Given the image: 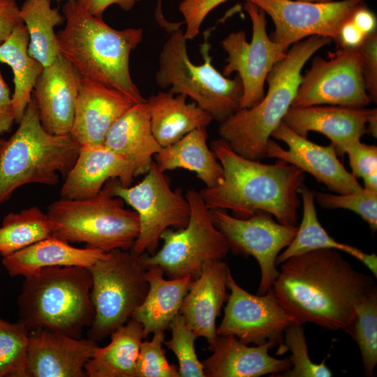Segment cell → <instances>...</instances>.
Returning <instances> with one entry per match:
<instances>
[{"mask_svg":"<svg viewBox=\"0 0 377 377\" xmlns=\"http://www.w3.org/2000/svg\"><path fill=\"white\" fill-rule=\"evenodd\" d=\"M280 265L272 288L299 325L312 323L346 332L357 305L376 288L369 275L353 268L336 249L312 250Z\"/></svg>","mask_w":377,"mask_h":377,"instance_id":"obj_1","label":"cell"},{"mask_svg":"<svg viewBox=\"0 0 377 377\" xmlns=\"http://www.w3.org/2000/svg\"><path fill=\"white\" fill-rule=\"evenodd\" d=\"M210 149L223 170L221 184L200 191L210 210L230 209L240 218L267 212L281 224L296 226L304 172L281 160L265 164L245 158L222 138L213 140Z\"/></svg>","mask_w":377,"mask_h":377,"instance_id":"obj_2","label":"cell"},{"mask_svg":"<svg viewBox=\"0 0 377 377\" xmlns=\"http://www.w3.org/2000/svg\"><path fill=\"white\" fill-rule=\"evenodd\" d=\"M62 14L65 27L57 33L59 51L80 76L124 94L134 103L147 102L129 68L130 54L142 41L143 29H113L84 10L77 0H68Z\"/></svg>","mask_w":377,"mask_h":377,"instance_id":"obj_3","label":"cell"},{"mask_svg":"<svg viewBox=\"0 0 377 377\" xmlns=\"http://www.w3.org/2000/svg\"><path fill=\"white\" fill-rule=\"evenodd\" d=\"M332 40L311 36L292 45L285 57L267 75V92L259 103L240 108L218 129L221 138L238 154L260 161L266 157V146L272 133L292 105L307 61Z\"/></svg>","mask_w":377,"mask_h":377,"instance_id":"obj_4","label":"cell"},{"mask_svg":"<svg viewBox=\"0 0 377 377\" xmlns=\"http://www.w3.org/2000/svg\"><path fill=\"white\" fill-rule=\"evenodd\" d=\"M91 286L85 267H50L24 276L17 321L29 332L43 330L80 339L94 316Z\"/></svg>","mask_w":377,"mask_h":377,"instance_id":"obj_5","label":"cell"},{"mask_svg":"<svg viewBox=\"0 0 377 377\" xmlns=\"http://www.w3.org/2000/svg\"><path fill=\"white\" fill-rule=\"evenodd\" d=\"M19 126L0 147V206L28 184L55 185L67 176L80 145L67 135H53L42 126L32 96Z\"/></svg>","mask_w":377,"mask_h":377,"instance_id":"obj_6","label":"cell"},{"mask_svg":"<svg viewBox=\"0 0 377 377\" xmlns=\"http://www.w3.org/2000/svg\"><path fill=\"white\" fill-rule=\"evenodd\" d=\"M113 180H108L94 197L61 198L51 203L47 214L52 236L103 252L130 250L138 235L139 219L133 209L125 208L124 200L113 194Z\"/></svg>","mask_w":377,"mask_h":377,"instance_id":"obj_7","label":"cell"},{"mask_svg":"<svg viewBox=\"0 0 377 377\" xmlns=\"http://www.w3.org/2000/svg\"><path fill=\"white\" fill-rule=\"evenodd\" d=\"M184 32L170 33L163 44L155 78L162 89L170 87L173 94H183L219 123L240 109L243 87L238 75L230 79L212 65L207 41L202 45V64H193L188 55Z\"/></svg>","mask_w":377,"mask_h":377,"instance_id":"obj_8","label":"cell"},{"mask_svg":"<svg viewBox=\"0 0 377 377\" xmlns=\"http://www.w3.org/2000/svg\"><path fill=\"white\" fill-rule=\"evenodd\" d=\"M94 316L88 339L96 342L124 325L143 302L147 290L146 268L138 255L117 249L89 268Z\"/></svg>","mask_w":377,"mask_h":377,"instance_id":"obj_9","label":"cell"},{"mask_svg":"<svg viewBox=\"0 0 377 377\" xmlns=\"http://www.w3.org/2000/svg\"><path fill=\"white\" fill-rule=\"evenodd\" d=\"M185 197L190 207L187 225L177 230L166 229L160 237L163 244L159 251L139 255L146 269L158 266L169 279L189 275L194 279L207 263L222 260L230 251L200 192L191 188Z\"/></svg>","mask_w":377,"mask_h":377,"instance_id":"obj_10","label":"cell"},{"mask_svg":"<svg viewBox=\"0 0 377 377\" xmlns=\"http://www.w3.org/2000/svg\"><path fill=\"white\" fill-rule=\"evenodd\" d=\"M112 191L138 214L139 232L130 249L136 255L154 254L164 230L181 229L188 223L190 207L186 197L180 190L170 188L167 177L154 161L137 184L124 187L114 179Z\"/></svg>","mask_w":377,"mask_h":377,"instance_id":"obj_11","label":"cell"},{"mask_svg":"<svg viewBox=\"0 0 377 377\" xmlns=\"http://www.w3.org/2000/svg\"><path fill=\"white\" fill-rule=\"evenodd\" d=\"M244 9L252 24L250 42L243 30L230 33L221 43L227 54L223 75L230 77L237 73L242 87L240 108H251L265 95L267 77L273 67L282 60L288 50L275 43L267 33L265 13L256 4L246 1Z\"/></svg>","mask_w":377,"mask_h":377,"instance_id":"obj_12","label":"cell"},{"mask_svg":"<svg viewBox=\"0 0 377 377\" xmlns=\"http://www.w3.org/2000/svg\"><path fill=\"white\" fill-rule=\"evenodd\" d=\"M370 102L357 47H340L327 59L313 58L309 71L302 76L291 106L364 108Z\"/></svg>","mask_w":377,"mask_h":377,"instance_id":"obj_13","label":"cell"},{"mask_svg":"<svg viewBox=\"0 0 377 377\" xmlns=\"http://www.w3.org/2000/svg\"><path fill=\"white\" fill-rule=\"evenodd\" d=\"M267 14L274 24L270 38L286 50L305 38L320 36L337 43L341 27L366 0L306 2L293 0H246Z\"/></svg>","mask_w":377,"mask_h":377,"instance_id":"obj_14","label":"cell"},{"mask_svg":"<svg viewBox=\"0 0 377 377\" xmlns=\"http://www.w3.org/2000/svg\"><path fill=\"white\" fill-rule=\"evenodd\" d=\"M211 211L214 223L226 237L230 250L251 256L258 263L261 276L258 295L265 294L279 274L276 259L295 236L297 226L276 222L267 212L240 218L230 215L224 209Z\"/></svg>","mask_w":377,"mask_h":377,"instance_id":"obj_15","label":"cell"},{"mask_svg":"<svg viewBox=\"0 0 377 377\" xmlns=\"http://www.w3.org/2000/svg\"><path fill=\"white\" fill-rule=\"evenodd\" d=\"M227 286L230 293L223 318L216 327L218 336L232 335L242 342L261 345L267 341L281 343L286 329L293 323L272 288L264 295H253L240 287L230 270Z\"/></svg>","mask_w":377,"mask_h":377,"instance_id":"obj_16","label":"cell"},{"mask_svg":"<svg viewBox=\"0 0 377 377\" xmlns=\"http://www.w3.org/2000/svg\"><path fill=\"white\" fill-rule=\"evenodd\" d=\"M271 137L283 141L288 148L283 149L269 138L266 146V157L275 158L299 168L338 194L353 193L363 188L357 178L346 170L331 143L322 146L311 142L296 133L283 121Z\"/></svg>","mask_w":377,"mask_h":377,"instance_id":"obj_17","label":"cell"},{"mask_svg":"<svg viewBox=\"0 0 377 377\" xmlns=\"http://www.w3.org/2000/svg\"><path fill=\"white\" fill-rule=\"evenodd\" d=\"M90 339L38 330L29 334L27 377H84L85 366L98 348Z\"/></svg>","mask_w":377,"mask_h":377,"instance_id":"obj_18","label":"cell"},{"mask_svg":"<svg viewBox=\"0 0 377 377\" xmlns=\"http://www.w3.org/2000/svg\"><path fill=\"white\" fill-rule=\"evenodd\" d=\"M81 76L61 54L45 66L33 90L43 128L53 135L70 134Z\"/></svg>","mask_w":377,"mask_h":377,"instance_id":"obj_19","label":"cell"},{"mask_svg":"<svg viewBox=\"0 0 377 377\" xmlns=\"http://www.w3.org/2000/svg\"><path fill=\"white\" fill-rule=\"evenodd\" d=\"M376 108L318 105L290 107L283 121L296 133L307 138L315 131L331 140L338 156L367 133V124Z\"/></svg>","mask_w":377,"mask_h":377,"instance_id":"obj_20","label":"cell"},{"mask_svg":"<svg viewBox=\"0 0 377 377\" xmlns=\"http://www.w3.org/2000/svg\"><path fill=\"white\" fill-rule=\"evenodd\" d=\"M133 104L124 94L81 77L70 135L80 146L103 145L111 126Z\"/></svg>","mask_w":377,"mask_h":377,"instance_id":"obj_21","label":"cell"},{"mask_svg":"<svg viewBox=\"0 0 377 377\" xmlns=\"http://www.w3.org/2000/svg\"><path fill=\"white\" fill-rule=\"evenodd\" d=\"M135 177L131 163L104 145H81L77 159L65 177L61 198L71 200L96 196L105 183L117 179L130 186Z\"/></svg>","mask_w":377,"mask_h":377,"instance_id":"obj_22","label":"cell"},{"mask_svg":"<svg viewBox=\"0 0 377 377\" xmlns=\"http://www.w3.org/2000/svg\"><path fill=\"white\" fill-rule=\"evenodd\" d=\"M228 265L222 260L207 263L192 281L179 313L198 337L205 338L212 350L218 335L216 320L227 301Z\"/></svg>","mask_w":377,"mask_h":377,"instance_id":"obj_23","label":"cell"},{"mask_svg":"<svg viewBox=\"0 0 377 377\" xmlns=\"http://www.w3.org/2000/svg\"><path fill=\"white\" fill-rule=\"evenodd\" d=\"M276 345L267 341L249 346L232 335L218 336L212 354L202 363L207 377H258L280 374L291 367L289 358L269 355ZM276 375L275 376H276Z\"/></svg>","mask_w":377,"mask_h":377,"instance_id":"obj_24","label":"cell"},{"mask_svg":"<svg viewBox=\"0 0 377 377\" xmlns=\"http://www.w3.org/2000/svg\"><path fill=\"white\" fill-rule=\"evenodd\" d=\"M103 145L131 163L135 177L145 175L161 149L151 131L147 102L133 104L119 117Z\"/></svg>","mask_w":377,"mask_h":377,"instance_id":"obj_25","label":"cell"},{"mask_svg":"<svg viewBox=\"0 0 377 377\" xmlns=\"http://www.w3.org/2000/svg\"><path fill=\"white\" fill-rule=\"evenodd\" d=\"M163 275L158 266L147 268L148 290L131 316L141 325L145 339L155 332L169 330L170 323L179 313L183 300L193 280L189 275L169 279H164Z\"/></svg>","mask_w":377,"mask_h":377,"instance_id":"obj_26","label":"cell"},{"mask_svg":"<svg viewBox=\"0 0 377 377\" xmlns=\"http://www.w3.org/2000/svg\"><path fill=\"white\" fill-rule=\"evenodd\" d=\"M105 253L86 246L75 247L69 242L51 236L2 257L1 263L10 276L24 277L50 267L80 266L89 268Z\"/></svg>","mask_w":377,"mask_h":377,"instance_id":"obj_27","label":"cell"},{"mask_svg":"<svg viewBox=\"0 0 377 377\" xmlns=\"http://www.w3.org/2000/svg\"><path fill=\"white\" fill-rule=\"evenodd\" d=\"M159 91L147 99L153 135L161 147L170 145L199 128H206L211 115L183 94Z\"/></svg>","mask_w":377,"mask_h":377,"instance_id":"obj_28","label":"cell"},{"mask_svg":"<svg viewBox=\"0 0 377 377\" xmlns=\"http://www.w3.org/2000/svg\"><path fill=\"white\" fill-rule=\"evenodd\" d=\"M206 128H196L178 141L161 147L154 156L161 171L183 168L196 174L210 188L221 184L223 170L214 152L207 145Z\"/></svg>","mask_w":377,"mask_h":377,"instance_id":"obj_29","label":"cell"},{"mask_svg":"<svg viewBox=\"0 0 377 377\" xmlns=\"http://www.w3.org/2000/svg\"><path fill=\"white\" fill-rule=\"evenodd\" d=\"M298 193L302 200V220L290 244L278 255L276 265L281 264L293 256L316 249H332L346 253L360 260L376 277V255L366 253L355 246L340 243L331 237L318 219L314 205L315 191L302 184L298 189Z\"/></svg>","mask_w":377,"mask_h":377,"instance_id":"obj_30","label":"cell"},{"mask_svg":"<svg viewBox=\"0 0 377 377\" xmlns=\"http://www.w3.org/2000/svg\"><path fill=\"white\" fill-rule=\"evenodd\" d=\"M110 342L97 348L85 366L88 377H135L140 348L145 339L141 325L131 318L110 335Z\"/></svg>","mask_w":377,"mask_h":377,"instance_id":"obj_31","label":"cell"},{"mask_svg":"<svg viewBox=\"0 0 377 377\" xmlns=\"http://www.w3.org/2000/svg\"><path fill=\"white\" fill-rule=\"evenodd\" d=\"M29 37L24 23L17 25L0 43V62L9 66L13 74L12 94L15 121L19 123L32 98L36 82L44 66L29 55Z\"/></svg>","mask_w":377,"mask_h":377,"instance_id":"obj_32","label":"cell"},{"mask_svg":"<svg viewBox=\"0 0 377 377\" xmlns=\"http://www.w3.org/2000/svg\"><path fill=\"white\" fill-rule=\"evenodd\" d=\"M51 0H24L20 15L29 34L28 52L44 67L59 55L54 28L65 22L58 8L51 6Z\"/></svg>","mask_w":377,"mask_h":377,"instance_id":"obj_33","label":"cell"},{"mask_svg":"<svg viewBox=\"0 0 377 377\" xmlns=\"http://www.w3.org/2000/svg\"><path fill=\"white\" fill-rule=\"evenodd\" d=\"M52 236V223L38 207L6 215L0 226V255L3 257Z\"/></svg>","mask_w":377,"mask_h":377,"instance_id":"obj_34","label":"cell"},{"mask_svg":"<svg viewBox=\"0 0 377 377\" xmlns=\"http://www.w3.org/2000/svg\"><path fill=\"white\" fill-rule=\"evenodd\" d=\"M355 317L348 333L357 343L367 376H374L377 364V288L355 308Z\"/></svg>","mask_w":377,"mask_h":377,"instance_id":"obj_35","label":"cell"},{"mask_svg":"<svg viewBox=\"0 0 377 377\" xmlns=\"http://www.w3.org/2000/svg\"><path fill=\"white\" fill-rule=\"evenodd\" d=\"M29 334L21 323L0 318V377H27Z\"/></svg>","mask_w":377,"mask_h":377,"instance_id":"obj_36","label":"cell"},{"mask_svg":"<svg viewBox=\"0 0 377 377\" xmlns=\"http://www.w3.org/2000/svg\"><path fill=\"white\" fill-rule=\"evenodd\" d=\"M169 330L171 338L163 341L168 349L176 356L178 361V371L182 377H205L204 367L198 358L195 341L197 335L188 327L183 316L178 313Z\"/></svg>","mask_w":377,"mask_h":377,"instance_id":"obj_37","label":"cell"},{"mask_svg":"<svg viewBox=\"0 0 377 377\" xmlns=\"http://www.w3.org/2000/svg\"><path fill=\"white\" fill-rule=\"evenodd\" d=\"M284 341L292 355L289 357L291 369L278 374L283 377H330L331 370L325 362H313L308 354L304 328L302 325L291 324L284 332Z\"/></svg>","mask_w":377,"mask_h":377,"instance_id":"obj_38","label":"cell"},{"mask_svg":"<svg viewBox=\"0 0 377 377\" xmlns=\"http://www.w3.org/2000/svg\"><path fill=\"white\" fill-rule=\"evenodd\" d=\"M315 200L327 209H346L360 216L375 232L377 230V191L362 188L346 194H330L315 191Z\"/></svg>","mask_w":377,"mask_h":377,"instance_id":"obj_39","label":"cell"},{"mask_svg":"<svg viewBox=\"0 0 377 377\" xmlns=\"http://www.w3.org/2000/svg\"><path fill=\"white\" fill-rule=\"evenodd\" d=\"M149 341L141 343L135 368V377H179L178 367L167 360L163 344V331L153 333Z\"/></svg>","mask_w":377,"mask_h":377,"instance_id":"obj_40","label":"cell"},{"mask_svg":"<svg viewBox=\"0 0 377 377\" xmlns=\"http://www.w3.org/2000/svg\"><path fill=\"white\" fill-rule=\"evenodd\" d=\"M227 0H183L179 10L184 17L186 29L184 36L186 40L195 38L200 32L202 23L207 15Z\"/></svg>","mask_w":377,"mask_h":377,"instance_id":"obj_41","label":"cell"},{"mask_svg":"<svg viewBox=\"0 0 377 377\" xmlns=\"http://www.w3.org/2000/svg\"><path fill=\"white\" fill-rule=\"evenodd\" d=\"M352 174L364 180L377 175V147L361 142L352 143L347 149Z\"/></svg>","mask_w":377,"mask_h":377,"instance_id":"obj_42","label":"cell"},{"mask_svg":"<svg viewBox=\"0 0 377 377\" xmlns=\"http://www.w3.org/2000/svg\"><path fill=\"white\" fill-rule=\"evenodd\" d=\"M367 91L371 98L377 101V34L367 35L357 47Z\"/></svg>","mask_w":377,"mask_h":377,"instance_id":"obj_43","label":"cell"},{"mask_svg":"<svg viewBox=\"0 0 377 377\" xmlns=\"http://www.w3.org/2000/svg\"><path fill=\"white\" fill-rule=\"evenodd\" d=\"M21 23L20 7L16 0H0V43Z\"/></svg>","mask_w":377,"mask_h":377,"instance_id":"obj_44","label":"cell"},{"mask_svg":"<svg viewBox=\"0 0 377 377\" xmlns=\"http://www.w3.org/2000/svg\"><path fill=\"white\" fill-rule=\"evenodd\" d=\"M14 122L12 94L0 71V135L10 133Z\"/></svg>","mask_w":377,"mask_h":377,"instance_id":"obj_45","label":"cell"},{"mask_svg":"<svg viewBox=\"0 0 377 377\" xmlns=\"http://www.w3.org/2000/svg\"><path fill=\"white\" fill-rule=\"evenodd\" d=\"M137 0H77V3L90 15L103 18L105 10L117 4L124 10H130Z\"/></svg>","mask_w":377,"mask_h":377,"instance_id":"obj_46","label":"cell"},{"mask_svg":"<svg viewBox=\"0 0 377 377\" xmlns=\"http://www.w3.org/2000/svg\"><path fill=\"white\" fill-rule=\"evenodd\" d=\"M366 36L350 19L341 27L337 44L341 47L357 48Z\"/></svg>","mask_w":377,"mask_h":377,"instance_id":"obj_47","label":"cell"},{"mask_svg":"<svg viewBox=\"0 0 377 377\" xmlns=\"http://www.w3.org/2000/svg\"><path fill=\"white\" fill-rule=\"evenodd\" d=\"M351 21L366 35L376 31V17L367 8V5L358 8L353 15Z\"/></svg>","mask_w":377,"mask_h":377,"instance_id":"obj_48","label":"cell"},{"mask_svg":"<svg viewBox=\"0 0 377 377\" xmlns=\"http://www.w3.org/2000/svg\"><path fill=\"white\" fill-rule=\"evenodd\" d=\"M367 133L376 138L377 135V110L371 116L367 124Z\"/></svg>","mask_w":377,"mask_h":377,"instance_id":"obj_49","label":"cell"},{"mask_svg":"<svg viewBox=\"0 0 377 377\" xmlns=\"http://www.w3.org/2000/svg\"><path fill=\"white\" fill-rule=\"evenodd\" d=\"M155 18L161 27H165L168 24L162 13V0H158L157 6L155 10Z\"/></svg>","mask_w":377,"mask_h":377,"instance_id":"obj_50","label":"cell"},{"mask_svg":"<svg viewBox=\"0 0 377 377\" xmlns=\"http://www.w3.org/2000/svg\"><path fill=\"white\" fill-rule=\"evenodd\" d=\"M293 1H306V2H328L332 0H293Z\"/></svg>","mask_w":377,"mask_h":377,"instance_id":"obj_51","label":"cell"},{"mask_svg":"<svg viewBox=\"0 0 377 377\" xmlns=\"http://www.w3.org/2000/svg\"><path fill=\"white\" fill-rule=\"evenodd\" d=\"M5 140H6L5 139L0 138V147L3 144Z\"/></svg>","mask_w":377,"mask_h":377,"instance_id":"obj_52","label":"cell"},{"mask_svg":"<svg viewBox=\"0 0 377 377\" xmlns=\"http://www.w3.org/2000/svg\"><path fill=\"white\" fill-rule=\"evenodd\" d=\"M57 1H59V0H57Z\"/></svg>","mask_w":377,"mask_h":377,"instance_id":"obj_53","label":"cell"}]
</instances>
